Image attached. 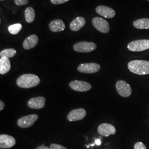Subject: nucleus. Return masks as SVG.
<instances>
[{
  "mask_svg": "<svg viewBox=\"0 0 149 149\" xmlns=\"http://www.w3.org/2000/svg\"><path fill=\"white\" fill-rule=\"evenodd\" d=\"M148 1H149V0H148Z\"/></svg>",
  "mask_w": 149,
  "mask_h": 149,
  "instance_id": "nucleus-31",
  "label": "nucleus"
},
{
  "mask_svg": "<svg viewBox=\"0 0 149 149\" xmlns=\"http://www.w3.org/2000/svg\"><path fill=\"white\" fill-rule=\"evenodd\" d=\"M134 149H147L146 146L142 142H138L135 144Z\"/></svg>",
  "mask_w": 149,
  "mask_h": 149,
  "instance_id": "nucleus-24",
  "label": "nucleus"
},
{
  "mask_svg": "<svg viewBox=\"0 0 149 149\" xmlns=\"http://www.w3.org/2000/svg\"><path fill=\"white\" fill-rule=\"evenodd\" d=\"M128 69L135 74H149V61L146 60H132L128 64Z\"/></svg>",
  "mask_w": 149,
  "mask_h": 149,
  "instance_id": "nucleus-2",
  "label": "nucleus"
},
{
  "mask_svg": "<svg viewBox=\"0 0 149 149\" xmlns=\"http://www.w3.org/2000/svg\"><path fill=\"white\" fill-rule=\"evenodd\" d=\"M24 16L27 23H32L34 21L36 17V13L34 10L31 7H27L24 12Z\"/></svg>",
  "mask_w": 149,
  "mask_h": 149,
  "instance_id": "nucleus-20",
  "label": "nucleus"
},
{
  "mask_svg": "<svg viewBox=\"0 0 149 149\" xmlns=\"http://www.w3.org/2000/svg\"><path fill=\"white\" fill-rule=\"evenodd\" d=\"M49 27L52 32H60L64 31L65 25L61 19H55L50 22Z\"/></svg>",
  "mask_w": 149,
  "mask_h": 149,
  "instance_id": "nucleus-17",
  "label": "nucleus"
},
{
  "mask_svg": "<svg viewBox=\"0 0 149 149\" xmlns=\"http://www.w3.org/2000/svg\"><path fill=\"white\" fill-rule=\"evenodd\" d=\"M71 89L77 92H86L90 90L92 86L87 82L80 80H74L69 83Z\"/></svg>",
  "mask_w": 149,
  "mask_h": 149,
  "instance_id": "nucleus-9",
  "label": "nucleus"
},
{
  "mask_svg": "<svg viewBox=\"0 0 149 149\" xmlns=\"http://www.w3.org/2000/svg\"><path fill=\"white\" fill-rule=\"evenodd\" d=\"M16 50L14 49L10 48L4 49L0 52V56L1 58L6 57L7 58H11L15 56L16 54Z\"/></svg>",
  "mask_w": 149,
  "mask_h": 149,
  "instance_id": "nucleus-21",
  "label": "nucleus"
},
{
  "mask_svg": "<svg viewBox=\"0 0 149 149\" xmlns=\"http://www.w3.org/2000/svg\"><path fill=\"white\" fill-rule=\"evenodd\" d=\"M95 143L96 144V145H101V139H96L95 141Z\"/></svg>",
  "mask_w": 149,
  "mask_h": 149,
  "instance_id": "nucleus-29",
  "label": "nucleus"
},
{
  "mask_svg": "<svg viewBox=\"0 0 149 149\" xmlns=\"http://www.w3.org/2000/svg\"><path fill=\"white\" fill-rule=\"evenodd\" d=\"M116 87L119 95L123 97H128L132 93V90L130 85L123 80L117 81Z\"/></svg>",
  "mask_w": 149,
  "mask_h": 149,
  "instance_id": "nucleus-6",
  "label": "nucleus"
},
{
  "mask_svg": "<svg viewBox=\"0 0 149 149\" xmlns=\"http://www.w3.org/2000/svg\"><path fill=\"white\" fill-rule=\"evenodd\" d=\"M38 116L36 114H29L20 118L17 120V125L21 128H28L32 127L38 119Z\"/></svg>",
  "mask_w": 149,
  "mask_h": 149,
  "instance_id": "nucleus-5",
  "label": "nucleus"
},
{
  "mask_svg": "<svg viewBox=\"0 0 149 149\" xmlns=\"http://www.w3.org/2000/svg\"><path fill=\"white\" fill-rule=\"evenodd\" d=\"M11 63L10 59L6 57L0 58V74H5L11 69Z\"/></svg>",
  "mask_w": 149,
  "mask_h": 149,
  "instance_id": "nucleus-18",
  "label": "nucleus"
},
{
  "mask_svg": "<svg viewBox=\"0 0 149 149\" xmlns=\"http://www.w3.org/2000/svg\"><path fill=\"white\" fill-rule=\"evenodd\" d=\"M1 1H4V0H1Z\"/></svg>",
  "mask_w": 149,
  "mask_h": 149,
  "instance_id": "nucleus-30",
  "label": "nucleus"
},
{
  "mask_svg": "<svg viewBox=\"0 0 149 149\" xmlns=\"http://www.w3.org/2000/svg\"><path fill=\"white\" fill-rule=\"evenodd\" d=\"M128 50L134 52H143L149 49V39L136 40L128 44Z\"/></svg>",
  "mask_w": 149,
  "mask_h": 149,
  "instance_id": "nucleus-3",
  "label": "nucleus"
},
{
  "mask_svg": "<svg viewBox=\"0 0 149 149\" xmlns=\"http://www.w3.org/2000/svg\"><path fill=\"white\" fill-rule=\"evenodd\" d=\"M36 149H51L50 148H49L48 146H45L44 144H43L41 146H39Z\"/></svg>",
  "mask_w": 149,
  "mask_h": 149,
  "instance_id": "nucleus-27",
  "label": "nucleus"
},
{
  "mask_svg": "<svg viewBox=\"0 0 149 149\" xmlns=\"http://www.w3.org/2000/svg\"><path fill=\"white\" fill-rule=\"evenodd\" d=\"M16 140L13 136L1 134L0 135V148L1 149H9L15 145Z\"/></svg>",
  "mask_w": 149,
  "mask_h": 149,
  "instance_id": "nucleus-10",
  "label": "nucleus"
},
{
  "mask_svg": "<svg viewBox=\"0 0 149 149\" xmlns=\"http://www.w3.org/2000/svg\"><path fill=\"white\" fill-rule=\"evenodd\" d=\"M22 28V26L21 24L16 23V24L10 26L8 28V30L12 34L16 35L21 31Z\"/></svg>",
  "mask_w": 149,
  "mask_h": 149,
  "instance_id": "nucleus-22",
  "label": "nucleus"
},
{
  "mask_svg": "<svg viewBox=\"0 0 149 149\" xmlns=\"http://www.w3.org/2000/svg\"><path fill=\"white\" fill-rule=\"evenodd\" d=\"M13 1L15 4L19 6L26 5L29 2V0H13Z\"/></svg>",
  "mask_w": 149,
  "mask_h": 149,
  "instance_id": "nucleus-23",
  "label": "nucleus"
},
{
  "mask_svg": "<svg viewBox=\"0 0 149 149\" xmlns=\"http://www.w3.org/2000/svg\"><path fill=\"white\" fill-rule=\"evenodd\" d=\"M69 0H50V2L53 5H60L64 3Z\"/></svg>",
  "mask_w": 149,
  "mask_h": 149,
  "instance_id": "nucleus-26",
  "label": "nucleus"
},
{
  "mask_svg": "<svg viewBox=\"0 0 149 149\" xmlns=\"http://www.w3.org/2000/svg\"><path fill=\"white\" fill-rule=\"evenodd\" d=\"M46 100L42 97L39 96L37 97H33L30 99L28 102V106L29 108L34 109H39L43 108L45 106Z\"/></svg>",
  "mask_w": 149,
  "mask_h": 149,
  "instance_id": "nucleus-13",
  "label": "nucleus"
},
{
  "mask_svg": "<svg viewBox=\"0 0 149 149\" xmlns=\"http://www.w3.org/2000/svg\"><path fill=\"white\" fill-rule=\"evenodd\" d=\"M133 26L139 29H149V18H142L136 20L133 22Z\"/></svg>",
  "mask_w": 149,
  "mask_h": 149,
  "instance_id": "nucleus-19",
  "label": "nucleus"
},
{
  "mask_svg": "<svg viewBox=\"0 0 149 149\" xmlns=\"http://www.w3.org/2000/svg\"><path fill=\"white\" fill-rule=\"evenodd\" d=\"M86 114V111L84 108L74 109L70 111L67 118L70 122L81 120L85 117Z\"/></svg>",
  "mask_w": 149,
  "mask_h": 149,
  "instance_id": "nucleus-11",
  "label": "nucleus"
},
{
  "mask_svg": "<svg viewBox=\"0 0 149 149\" xmlns=\"http://www.w3.org/2000/svg\"><path fill=\"white\" fill-rule=\"evenodd\" d=\"M92 23L93 27L100 32L107 33L109 31L110 28L108 22L102 18L95 17L92 19Z\"/></svg>",
  "mask_w": 149,
  "mask_h": 149,
  "instance_id": "nucleus-7",
  "label": "nucleus"
},
{
  "mask_svg": "<svg viewBox=\"0 0 149 149\" xmlns=\"http://www.w3.org/2000/svg\"><path fill=\"white\" fill-rule=\"evenodd\" d=\"M96 48L97 45L95 43L86 41L76 43L73 46L74 51L79 53H90L96 50Z\"/></svg>",
  "mask_w": 149,
  "mask_h": 149,
  "instance_id": "nucleus-4",
  "label": "nucleus"
},
{
  "mask_svg": "<svg viewBox=\"0 0 149 149\" xmlns=\"http://www.w3.org/2000/svg\"><path fill=\"white\" fill-rule=\"evenodd\" d=\"M39 77L36 74H27L20 76L16 81L17 85L22 88H31L40 84Z\"/></svg>",
  "mask_w": 149,
  "mask_h": 149,
  "instance_id": "nucleus-1",
  "label": "nucleus"
},
{
  "mask_svg": "<svg viewBox=\"0 0 149 149\" xmlns=\"http://www.w3.org/2000/svg\"><path fill=\"white\" fill-rule=\"evenodd\" d=\"M98 133L101 135L108 137L111 135H114L116 133L115 127L110 124L102 123L98 128Z\"/></svg>",
  "mask_w": 149,
  "mask_h": 149,
  "instance_id": "nucleus-12",
  "label": "nucleus"
},
{
  "mask_svg": "<svg viewBox=\"0 0 149 149\" xmlns=\"http://www.w3.org/2000/svg\"><path fill=\"white\" fill-rule=\"evenodd\" d=\"M5 107V104L4 102L1 101H0V111H2L4 109Z\"/></svg>",
  "mask_w": 149,
  "mask_h": 149,
  "instance_id": "nucleus-28",
  "label": "nucleus"
},
{
  "mask_svg": "<svg viewBox=\"0 0 149 149\" xmlns=\"http://www.w3.org/2000/svg\"><path fill=\"white\" fill-rule=\"evenodd\" d=\"M100 69L101 66L95 63L81 64L77 68L79 72L85 74H94L98 72Z\"/></svg>",
  "mask_w": 149,
  "mask_h": 149,
  "instance_id": "nucleus-8",
  "label": "nucleus"
},
{
  "mask_svg": "<svg viewBox=\"0 0 149 149\" xmlns=\"http://www.w3.org/2000/svg\"><path fill=\"white\" fill-rule=\"evenodd\" d=\"M85 24V19L84 17H77L71 22L70 24V28L71 31L77 32L84 27Z\"/></svg>",
  "mask_w": 149,
  "mask_h": 149,
  "instance_id": "nucleus-16",
  "label": "nucleus"
},
{
  "mask_svg": "<svg viewBox=\"0 0 149 149\" xmlns=\"http://www.w3.org/2000/svg\"><path fill=\"white\" fill-rule=\"evenodd\" d=\"M38 37L35 34H32L24 39L23 43V47L26 50H29L34 48L38 43Z\"/></svg>",
  "mask_w": 149,
  "mask_h": 149,
  "instance_id": "nucleus-15",
  "label": "nucleus"
},
{
  "mask_svg": "<svg viewBox=\"0 0 149 149\" xmlns=\"http://www.w3.org/2000/svg\"><path fill=\"white\" fill-rule=\"evenodd\" d=\"M96 12L100 16L106 18H112L116 16V11L106 6H99L96 8Z\"/></svg>",
  "mask_w": 149,
  "mask_h": 149,
  "instance_id": "nucleus-14",
  "label": "nucleus"
},
{
  "mask_svg": "<svg viewBox=\"0 0 149 149\" xmlns=\"http://www.w3.org/2000/svg\"><path fill=\"white\" fill-rule=\"evenodd\" d=\"M50 148L51 149H68L62 145L56 144H51L50 146Z\"/></svg>",
  "mask_w": 149,
  "mask_h": 149,
  "instance_id": "nucleus-25",
  "label": "nucleus"
}]
</instances>
